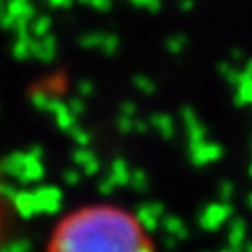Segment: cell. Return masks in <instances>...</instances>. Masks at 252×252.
<instances>
[{"label":"cell","mask_w":252,"mask_h":252,"mask_svg":"<svg viewBox=\"0 0 252 252\" xmlns=\"http://www.w3.org/2000/svg\"><path fill=\"white\" fill-rule=\"evenodd\" d=\"M46 252H158L147 227L128 208L84 204L55 223Z\"/></svg>","instance_id":"6da1fadb"}]
</instances>
